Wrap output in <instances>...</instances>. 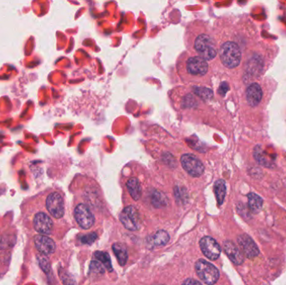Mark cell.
I'll return each instance as SVG.
<instances>
[{
    "mask_svg": "<svg viewBox=\"0 0 286 285\" xmlns=\"http://www.w3.org/2000/svg\"><path fill=\"white\" fill-rule=\"evenodd\" d=\"M187 71L194 76H203L208 72L209 66L206 61L200 56L191 57L186 64Z\"/></svg>",
    "mask_w": 286,
    "mask_h": 285,
    "instance_id": "obj_10",
    "label": "cell"
},
{
    "mask_svg": "<svg viewBox=\"0 0 286 285\" xmlns=\"http://www.w3.org/2000/svg\"><path fill=\"white\" fill-rule=\"evenodd\" d=\"M181 164L185 171L194 178L203 175L204 166L201 161L193 154H184L181 157Z\"/></svg>",
    "mask_w": 286,
    "mask_h": 285,
    "instance_id": "obj_5",
    "label": "cell"
},
{
    "mask_svg": "<svg viewBox=\"0 0 286 285\" xmlns=\"http://www.w3.org/2000/svg\"><path fill=\"white\" fill-rule=\"evenodd\" d=\"M196 273L202 281L208 285H213L217 283L219 278V272L218 268L211 263L204 259H199L195 264Z\"/></svg>",
    "mask_w": 286,
    "mask_h": 285,
    "instance_id": "obj_3",
    "label": "cell"
},
{
    "mask_svg": "<svg viewBox=\"0 0 286 285\" xmlns=\"http://www.w3.org/2000/svg\"><path fill=\"white\" fill-rule=\"evenodd\" d=\"M152 203L156 207H165L167 203V200L163 193L155 192L152 196Z\"/></svg>",
    "mask_w": 286,
    "mask_h": 285,
    "instance_id": "obj_21",
    "label": "cell"
},
{
    "mask_svg": "<svg viewBox=\"0 0 286 285\" xmlns=\"http://www.w3.org/2000/svg\"><path fill=\"white\" fill-rule=\"evenodd\" d=\"M194 47L201 58L211 61L217 55L215 43L211 37L207 34H200L194 42Z\"/></svg>",
    "mask_w": 286,
    "mask_h": 285,
    "instance_id": "obj_2",
    "label": "cell"
},
{
    "mask_svg": "<svg viewBox=\"0 0 286 285\" xmlns=\"http://www.w3.org/2000/svg\"><path fill=\"white\" fill-rule=\"evenodd\" d=\"M120 221L124 227L130 231H136L141 226L140 214L133 206H129L124 208L120 214Z\"/></svg>",
    "mask_w": 286,
    "mask_h": 285,
    "instance_id": "obj_4",
    "label": "cell"
},
{
    "mask_svg": "<svg viewBox=\"0 0 286 285\" xmlns=\"http://www.w3.org/2000/svg\"><path fill=\"white\" fill-rule=\"evenodd\" d=\"M223 250L232 262L236 265H241L245 262V257L242 252L233 242L225 241L223 244Z\"/></svg>",
    "mask_w": 286,
    "mask_h": 285,
    "instance_id": "obj_13",
    "label": "cell"
},
{
    "mask_svg": "<svg viewBox=\"0 0 286 285\" xmlns=\"http://www.w3.org/2000/svg\"><path fill=\"white\" fill-rule=\"evenodd\" d=\"M219 55L223 65L228 68H235L241 61V51L238 44L226 42L219 49Z\"/></svg>",
    "mask_w": 286,
    "mask_h": 285,
    "instance_id": "obj_1",
    "label": "cell"
},
{
    "mask_svg": "<svg viewBox=\"0 0 286 285\" xmlns=\"http://www.w3.org/2000/svg\"><path fill=\"white\" fill-rule=\"evenodd\" d=\"M112 249L114 251V254L117 256L118 262H119L121 265H125L128 258V254L126 251V247L124 246L123 244L117 243V244H113Z\"/></svg>",
    "mask_w": 286,
    "mask_h": 285,
    "instance_id": "obj_17",
    "label": "cell"
},
{
    "mask_svg": "<svg viewBox=\"0 0 286 285\" xmlns=\"http://www.w3.org/2000/svg\"><path fill=\"white\" fill-rule=\"evenodd\" d=\"M34 244L38 251L44 255L53 254L56 250V244L52 239L44 235H37L34 238Z\"/></svg>",
    "mask_w": 286,
    "mask_h": 285,
    "instance_id": "obj_12",
    "label": "cell"
},
{
    "mask_svg": "<svg viewBox=\"0 0 286 285\" xmlns=\"http://www.w3.org/2000/svg\"><path fill=\"white\" fill-rule=\"evenodd\" d=\"M60 275H61V279L63 281L64 284L75 285V280L71 278V275L69 273H66L65 271H61Z\"/></svg>",
    "mask_w": 286,
    "mask_h": 285,
    "instance_id": "obj_23",
    "label": "cell"
},
{
    "mask_svg": "<svg viewBox=\"0 0 286 285\" xmlns=\"http://www.w3.org/2000/svg\"><path fill=\"white\" fill-rule=\"evenodd\" d=\"M75 217L78 224L84 229H90L95 222V217L92 212L85 204H79L75 207Z\"/></svg>",
    "mask_w": 286,
    "mask_h": 285,
    "instance_id": "obj_7",
    "label": "cell"
},
{
    "mask_svg": "<svg viewBox=\"0 0 286 285\" xmlns=\"http://www.w3.org/2000/svg\"><path fill=\"white\" fill-rule=\"evenodd\" d=\"M126 188L128 189L131 198L136 200V201L140 199L141 197V187L139 181L136 178H130L126 183Z\"/></svg>",
    "mask_w": 286,
    "mask_h": 285,
    "instance_id": "obj_15",
    "label": "cell"
},
{
    "mask_svg": "<svg viewBox=\"0 0 286 285\" xmlns=\"http://www.w3.org/2000/svg\"><path fill=\"white\" fill-rule=\"evenodd\" d=\"M90 271L97 273H104V268L102 267V263H99L96 261H92L90 263Z\"/></svg>",
    "mask_w": 286,
    "mask_h": 285,
    "instance_id": "obj_25",
    "label": "cell"
},
{
    "mask_svg": "<svg viewBox=\"0 0 286 285\" xmlns=\"http://www.w3.org/2000/svg\"><path fill=\"white\" fill-rule=\"evenodd\" d=\"M97 239V234H95V233H93V234H87V235L83 236L82 238L80 239V240H81L82 244H91L95 242Z\"/></svg>",
    "mask_w": 286,
    "mask_h": 285,
    "instance_id": "obj_24",
    "label": "cell"
},
{
    "mask_svg": "<svg viewBox=\"0 0 286 285\" xmlns=\"http://www.w3.org/2000/svg\"><path fill=\"white\" fill-rule=\"evenodd\" d=\"M170 237L167 232L160 230L150 238V244L153 246H163L169 241Z\"/></svg>",
    "mask_w": 286,
    "mask_h": 285,
    "instance_id": "obj_16",
    "label": "cell"
},
{
    "mask_svg": "<svg viewBox=\"0 0 286 285\" xmlns=\"http://www.w3.org/2000/svg\"><path fill=\"white\" fill-rule=\"evenodd\" d=\"M182 285H202L201 283H199V281L195 280V279H193V278H188L187 280L185 281L184 283Z\"/></svg>",
    "mask_w": 286,
    "mask_h": 285,
    "instance_id": "obj_26",
    "label": "cell"
},
{
    "mask_svg": "<svg viewBox=\"0 0 286 285\" xmlns=\"http://www.w3.org/2000/svg\"><path fill=\"white\" fill-rule=\"evenodd\" d=\"M238 244L242 254L248 258H254L260 254V250L255 241L247 234H242L239 236Z\"/></svg>",
    "mask_w": 286,
    "mask_h": 285,
    "instance_id": "obj_9",
    "label": "cell"
},
{
    "mask_svg": "<svg viewBox=\"0 0 286 285\" xmlns=\"http://www.w3.org/2000/svg\"><path fill=\"white\" fill-rule=\"evenodd\" d=\"M34 229L39 234L46 235L51 233L53 229V222L44 212H39L35 215L34 219Z\"/></svg>",
    "mask_w": 286,
    "mask_h": 285,
    "instance_id": "obj_11",
    "label": "cell"
},
{
    "mask_svg": "<svg viewBox=\"0 0 286 285\" xmlns=\"http://www.w3.org/2000/svg\"><path fill=\"white\" fill-rule=\"evenodd\" d=\"M95 257L97 260L100 261L102 264H103L108 269V271L110 272L112 271V263H111L109 254L105 252L97 251L95 253Z\"/></svg>",
    "mask_w": 286,
    "mask_h": 285,
    "instance_id": "obj_20",
    "label": "cell"
},
{
    "mask_svg": "<svg viewBox=\"0 0 286 285\" xmlns=\"http://www.w3.org/2000/svg\"><path fill=\"white\" fill-rule=\"evenodd\" d=\"M46 207L54 217L61 218L65 213L63 198L56 192L50 193L46 198Z\"/></svg>",
    "mask_w": 286,
    "mask_h": 285,
    "instance_id": "obj_6",
    "label": "cell"
},
{
    "mask_svg": "<svg viewBox=\"0 0 286 285\" xmlns=\"http://www.w3.org/2000/svg\"><path fill=\"white\" fill-rule=\"evenodd\" d=\"M214 192L218 204L221 205L224 201L226 195L225 183L223 180H218L216 182L214 185Z\"/></svg>",
    "mask_w": 286,
    "mask_h": 285,
    "instance_id": "obj_19",
    "label": "cell"
},
{
    "mask_svg": "<svg viewBox=\"0 0 286 285\" xmlns=\"http://www.w3.org/2000/svg\"><path fill=\"white\" fill-rule=\"evenodd\" d=\"M249 199V208L254 213H258L260 212L263 206V199L260 196L255 193H250L248 196Z\"/></svg>",
    "mask_w": 286,
    "mask_h": 285,
    "instance_id": "obj_18",
    "label": "cell"
},
{
    "mask_svg": "<svg viewBox=\"0 0 286 285\" xmlns=\"http://www.w3.org/2000/svg\"><path fill=\"white\" fill-rule=\"evenodd\" d=\"M199 244L203 254L210 260H216L220 255V246L211 237H204Z\"/></svg>",
    "mask_w": 286,
    "mask_h": 285,
    "instance_id": "obj_8",
    "label": "cell"
},
{
    "mask_svg": "<svg viewBox=\"0 0 286 285\" xmlns=\"http://www.w3.org/2000/svg\"><path fill=\"white\" fill-rule=\"evenodd\" d=\"M194 92L197 95H199V97L204 100H208L213 96V92L211 90H209L208 88H194Z\"/></svg>",
    "mask_w": 286,
    "mask_h": 285,
    "instance_id": "obj_22",
    "label": "cell"
},
{
    "mask_svg": "<svg viewBox=\"0 0 286 285\" xmlns=\"http://www.w3.org/2000/svg\"><path fill=\"white\" fill-rule=\"evenodd\" d=\"M262 90L260 85L254 83L250 85L246 90V98L247 101L251 106H256L259 105L262 99Z\"/></svg>",
    "mask_w": 286,
    "mask_h": 285,
    "instance_id": "obj_14",
    "label": "cell"
}]
</instances>
